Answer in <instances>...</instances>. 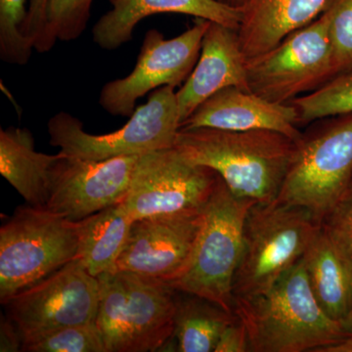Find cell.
Instances as JSON below:
<instances>
[{"mask_svg":"<svg viewBox=\"0 0 352 352\" xmlns=\"http://www.w3.org/2000/svg\"><path fill=\"white\" fill-rule=\"evenodd\" d=\"M214 1L219 2L222 6L230 7V8L244 10L251 0H214Z\"/></svg>","mask_w":352,"mask_h":352,"instance_id":"cell-33","label":"cell"},{"mask_svg":"<svg viewBox=\"0 0 352 352\" xmlns=\"http://www.w3.org/2000/svg\"><path fill=\"white\" fill-rule=\"evenodd\" d=\"M291 104L298 111V124L352 113V67Z\"/></svg>","mask_w":352,"mask_h":352,"instance_id":"cell-23","label":"cell"},{"mask_svg":"<svg viewBox=\"0 0 352 352\" xmlns=\"http://www.w3.org/2000/svg\"><path fill=\"white\" fill-rule=\"evenodd\" d=\"M100 285L75 259L2 303L23 342L30 338L96 320Z\"/></svg>","mask_w":352,"mask_h":352,"instance_id":"cell-11","label":"cell"},{"mask_svg":"<svg viewBox=\"0 0 352 352\" xmlns=\"http://www.w3.org/2000/svg\"><path fill=\"white\" fill-rule=\"evenodd\" d=\"M319 305L333 320L344 322L352 309V267L322 229L302 256Z\"/></svg>","mask_w":352,"mask_h":352,"instance_id":"cell-20","label":"cell"},{"mask_svg":"<svg viewBox=\"0 0 352 352\" xmlns=\"http://www.w3.org/2000/svg\"><path fill=\"white\" fill-rule=\"evenodd\" d=\"M219 182L207 166L189 161L177 148L140 155L122 201L132 219L201 210Z\"/></svg>","mask_w":352,"mask_h":352,"instance_id":"cell-10","label":"cell"},{"mask_svg":"<svg viewBox=\"0 0 352 352\" xmlns=\"http://www.w3.org/2000/svg\"><path fill=\"white\" fill-rule=\"evenodd\" d=\"M322 222L307 208L279 200L248 212L244 247L233 281L234 300L265 293L302 258Z\"/></svg>","mask_w":352,"mask_h":352,"instance_id":"cell-4","label":"cell"},{"mask_svg":"<svg viewBox=\"0 0 352 352\" xmlns=\"http://www.w3.org/2000/svg\"><path fill=\"white\" fill-rule=\"evenodd\" d=\"M27 0H0V59L9 65L24 66L34 46L25 34Z\"/></svg>","mask_w":352,"mask_h":352,"instance_id":"cell-25","label":"cell"},{"mask_svg":"<svg viewBox=\"0 0 352 352\" xmlns=\"http://www.w3.org/2000/svg\"><path fill=\"white\" fill-rule=\"evenodd\" d=\"M342 324H344L347 332L352 333V309L349 314L347 315L346 318L342 322Z\"/></svg>","mask_w":352,"mask_h":352,"instance_id":"cell-34","label":"cell"},{"mask_svg":"<svg viewBox=\"0 0 352 352\" xmlns=\"http://www.w3.org/2000/svg\"><path fill=\"white\" fill-rule=\"evenodd\" d=\"M256 203L234 195L219 175L204 206L203 222L189 263L168 284L234 312L233 281L242 258L245 219Z\"/></svg>","mask_w":352,"mask_h":352,"instance_id":"cell-5","label":"cell"},{"mask_svg":"<svg viewBox=\"0 0 352 352\" xmlns=\"http://www.w3.org/2000/svg\"><path fill=\"white\" fill-rule=\"evenodd\" d=\"M250 351L249 336L247 329L239 317L235 319L220 335L214 352H247Z\"/></svg>","mask_w":352,"mask_h":352,"instance_id":"cell-30","label":"cell"},{"mask_svg":"<svg viewBox=\"0 0 352 352\" xmlns=\"http://www.w3.org/2000/svg\"><path fill=\"white\" fill-rule=\"evenodd\" d=\"M23 337L19 329L7 316L1 317L0 325V351H22Z\"/></svg>","mask_w":352,"mask_h":352,"instance_id":"cell-31","label":"cell"},{"mask_svg":"<svg viewBox=\"0 0 352 352\" xmlns=\"http://www.w3.org/2000/svg\"><path fill=\"white\" fill-rule=\"evenodd\" d=\"M112 9L92 29L94 41L104 50H116L132 41L136 25L149 16L177 13L239 30L243 10L214 0H109Z\"/></svg>","mask_w":352,"mask_h":352,"instance_id":"cell-17","label":"cell"},{"mask_svg":"<svg viewBox=\"0 0 352 352\" xmlns=\"http://www.w3.org/2000/svg\"><path fill=\"white\" fill-rule=\"evenodd\" d=\"M94 0H48V31L56 41H76L87 29Z\"/></svg>","mask_w":352,"mask_h":352,"instance_id":"cell-26","label":"cell"},{"mask_svg":"<svg viewBox=\"0 0 352 352\" xmlns=\"http://www.w3.org/2000/svg\"><path fill=\"white\" fill-rule=\"evenodd\" d=\"M234 314L247 329L252 352H315L349 333L319 305L303 258L265 293L234 300Z\"/></svg>","mask_w":352,"mask_h":352,"instance_id":"cell-2","label":"cell"},{"mask_svg":"<svg viewBox=\"0 0 352 352\" xmlns=\"http://www.w3.org/2000/svg\"><path fill=\"white\" fill-rule=\"evenodd\" d=\"M100 285L96 325L107 352L162 351L173 339L177 294L168 282L110 271Z\"/></svg>","mask_w":352,"mask_h":352,"instance_id":"cell-3","label":"cell"},{"mask_svg":"<svg viewBox=\"0 0 352 352\" xmlns=\"http://www.w3.org/2000/svg\"><path fill=\"white\" fill-rule=\"evenodd\" d=\"M175 89L163 87L154 90L144 105L135 108L129 122L111 133H88L82 122L71 113H57L47 124L50 144L66 156L88 161L140 156L175 147L180 129Z\"/></svg>","mask_w":352,"mask_h":352,"instance_id":"cell-8","label":"cell"},{"mask_svg":"<svg viewBox=\"0 0 352 352\" xmlns=\"http://www.w3.org/2000/svg\"><path fill=\"white\" fill-rule=\"evenodd\" d=\"M25 352H107L96 322L68 326L23 342Z\"/></svg>","mask_w":352,"mask_h":352,"instance_id":"cell-24","label":"cell"},{"mask_svg":"<svg viewBox=\"0 0 352 352\" xmlns=\"http://www.w3.org/2000/svg\"><path fill=\"white\" fill-rule=\"evenodd\" d=\"M59 157L50 171L45 208L78 221L124 200L131 186L139 156L88 161Z\"/></svg>","mask_w":352,"mask_h":352,"instance_id":"cell-13","label":"cell"},{"mask_svg":"<svg viewBox=\"0 0 352 352\" xmlns=\"http://www.w3.org/2000/svg\"><path fill=\"white\" fill-rule=\"evenodd\" d=\"M250 89L266 100L289 104L336 76L324 14L292 32L273 50L247 59Z\"/></svg>","mask_w":352,"mask_h":352,"instance_id":"cell-9","label":"cell"},{"mask_svg":"<svg viewBox=\"0 0 352 352\" xmlns=\"http://www.w3.org/2000/svg\"><path fill=\"white\" fill-rule=\"evenodd\" d=\"M231 87L251 91L247 58L241 47L237 30L210 21L195 68L176 91L180 126L203 102L219 90Z\"/></svg>","mask_w":352,"mask_h":352,"instance_id":"cell-15","label":"cell"},{"mask_svg":"<svg viewBox=\"0 0 352 352\" xmlns=\"http://www.w3.org/2000/svg\"><path fill=\"white\" fill-rule=\"evenodd\" d=\"M322 14L328 21L337 75L352 67V0H328Z\"/></svg>","mask_w":352,"mask_h":352,"instance_id":"cell-27","label":"cell"},{"mask_svg":"<svg viewBox=\"0 0 352 352\" xmlns=\"http://www.w3.org/2000/svg\"><path fill=\"white\" fill-rule=\"evenodd\" d=\"M175 147L189 161L212 168L240 198L276 200L296 150V140L280 132L180 129Z\"/></svg>","mask_w":352,"mask_h":352,"instance_id":"cell-1","label":"cell"},{"mask_svg":"<svg viewBox=\"0 0 352 352\" xmlns=\"http://www.w3.org/2000/svg\"><path fill=\"white\" fill-rule=\"evenodd\" d=\"M315 352H352V333H347L346 337L333 344L316 349Z\"/></svg>","mask_w":352,"mask_h":352,"instance_id":"cell-32","label":"cell"},{"mask_svg":"<svg viewBox=\"0 0 352 352\" xmlns=\"http://www.w3.org/2000/svg\"><path fill=\"white\" fill-rule=\"evenodd\" d=\"M59 154L36 151L32 132L22 127L0 129V173L28 205L44 208L50 196V171Z\"/></svg>","mask_w":352,"mask_h":352,"instance_id":"cell-19","label":"cell"},{"mask_svg":"<svg viewBox=\"0 0 352 352\" xmlns=\"http://www.w3.org/2000/svg\"><path fill=\"white\" fill-rule=\"evenodd\" d=\"M201 222L203 208L134 220L113 271L170 283L189 263Z\"/></svg>","mask_w":352,"mask_h":352,"instance_id":"cell-14","label":"cell"},{"mask_svg":"<svg viewBox=\"0 0 352 352\" xmlns=\"http://www.w3.org/2000/svg\"><path fill=\"white\" fill-rule=\"evenodd\" d=\"M298 113L289 104L270 102L239 87H226L212 95L182 122L180 129L212 127L224 131L267 129L298 140Z\"/></svg>","mask_w":352,"mask_h":352,"instance_id":"cell-16","label":"cell"},{"mask_svg":"<svg viewBox=\"0 0 352 352\" xmlns=\"http://www.w3.org/2000/svg\"><path fill=\"white\" fill-rule=\"evenodd\" d=\"M48 0H30L25 34L31 41L34 50L45 53L52 50L56 39L48 31L46 9Z\"/></svg>","mask_w":352,"mask_h":352,"instance_id":"cell-29","label":"cell"},{"mask_svg":"<svg viewBox=\"0 0 352 352\" xmlns=\"http://www.w3.org/2000/svg\"><path fill=\"white\" fill-rule=\"evenodd\" d=\"M210 21L195 25L176 38L166 39L157 30L146 32L133 71L102 88L99 104L112 116L131 117L136 102L152 90L184 83L200 57L201 41Z\"/></svg>","mask_w":352,"mask_h":352,"instance_id":"cell-12","label":"cell"},{"mask_svg":"<svg viewBox=\"0 0 352 352\" xmlns=\"http://www.w3.org/2000/svg\"><path fill=\"white\" fill-rule=\"evenodd\" d=\"M311 124L296 140L277 200L307 208L322 222L352 188V113Z\"/></svg>","mask_w":352,"mask_h":352,"instance_id":"cell-6","label":"cell"},{"mask_svg":"<svg viewBox=\"0 0 352 352\" xmlns=\"http://www.w3.org/2000/svg\"><path fill=\"white\" fill-rule=\"evenodd\" d=\"M78 223L45 208L19 207L0 228V300L76 259Z\"/></svg>","mask_w":352,"mask_h":352,"instance_id":"cell-7","label":"cell"},{"mask_svg":"<svg viewBox=\"0 0 352 352\" xmlns=\"http://www.w3.org/2000/svg\"><path fill=\"white\" fill-rule=\"evenodd\" d=\"M133 221L122 201L76 221V259L92 276L98 277L113 270Z\"/></svg>","mask_w":352,"mask_h":352,"instance_id":"cell-21","label":"cell"},{"mask_svg":"<svg viewBox=\"0 0 352 352\" xmlns=\"http://www.w3.org/2000/svg\"><path fill=\"white\" fill-rule=\"evenodd\" d=\"M322 229L352 267V188L322 220Z\"/></svg>","mask_w":352,"mask_h":352,"instance_id":"cell-28","label":"cell"},{"mask_svg":"<svg viewBox=\"0 0 352 352\" xmlns=\"http://www.w3.org/2000/svg\"><path fill=\"white\" fill-rule=\"evenodd\" d=\"M328 0H251L243 10L238 34L247 59L273 50L292 32L323 13Z\"/></svg>","mask_w":352,"mask_h":352,"instance_id":"cell-18","label":"cell"},{"mask_svg":"<svg viewBox=\"0 0 352 352\" xmlns=\"http://www.w3.org/2000/svg\"><path fill=\"white\" fill-rule=\"evenodd\" d=\"M188 296L177 298L173 336L177 351H214L220 335L236 314L200 296Z\"/></svg>","mask_w":352,"mask_h":352,"instance_id":"cell-22","label":"cell"}]
</instances>
